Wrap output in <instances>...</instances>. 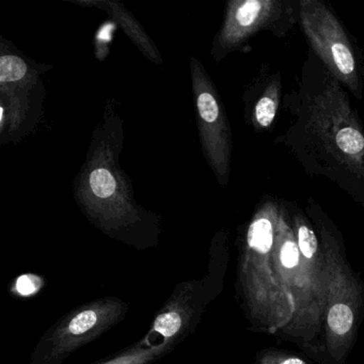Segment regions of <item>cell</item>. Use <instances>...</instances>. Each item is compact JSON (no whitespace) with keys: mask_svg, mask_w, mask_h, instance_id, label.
I'll return each mask as SVG.
<instances>
[{"mask_svg":"<svg viewBox=\"0 0 364 364\" xmlns=\"http://www.w3.org/2000/svg\"><path fill=\"white\" fill-rule=\"evenodd\" d=\"M282 105L291 124L276 142L284 144L306 174L326 178L364 204L363 124L348 91L312 50Z\"/></svg>","mask_w":364,"mask_h":364,"instance_id":"obj_1","label":"cell"},{"mask_svg":"<svg viewBox=\"0 0 364 364\" xmlns=\"http://www.w3.org/2000/svg\"><path fill=\"white\" fill-rule=\"evenodd\" d=\"M298 25L309 50L349 95L363 101L364 74L359 54L333 9L321 0H299Z\"/></svg>","mask_w":364,"mask_h":364,"instance_id":"obj_2","label":"cell"},{"mask_svg":"<svg viewBox=\"0 0 364 364\" xmlns=\"http://www.w3.org/2000/svg\"><path fill=\"white\" fill-rule=\"evenodd\" d=\"M129 310V304L114 296L80 304L42 336L28 364H63L74 351L122 323Z\"/></svg>","mask_w":364,"mask_h":364,"instance_id":"obj_3","label":"cell"},{"mask_svg":"<svg viewBox=\"0 0 364 364\" xmlns=\"http://www.w3.org/2000/svg\"><path fill=\"white\" fill-rule=\"evenodd\" d=\"M298 23L299 0H242L230 8L223 42L237 48L263 31L285 38Z\"/></svg>","mask_w":364,"mask_h":364,"instance_id":"obj_4","label":"cell"},{"mask_svg":"<svg viewBox=\"0 0 364 364\" xmlns=\"http://www.w3.org/2000/svg\"><path fill=\"white\" fill-rule=\"evenodd\" d=\"M214 268L208 276L178 283L169 299L159 311L148 334L178 346L197 330L206 306L214 298Z\"/></svg>","mask_w":364,"mask_h":364,"instance_id":"obj_5","label":"cell"},{"mask_svg":"<svg viewBox=\"0 0 364 364\" xmlns=\"http://www.w3.org/2000/svg\"><path fill=\"white\" fill-rule=\"evenodd\" d=\"M251 112V121L257 131H269L278 116L282 95V80L279 73H267L261 82Z\"/></svg>","mask_w":364,"mask_h":364,"instance_id":"obj_6","label":"cell"},{"mask_svg":"<svg viewBox=\"0 0 364 364\" xmlns=\"http://www.w3.org/2000/svg\"><path fill=\"white\" fill-rule=\"evenodd\" d=\"M152 336L146 333L142 340L127 347L118 355L95 364H152L171 353L176 345L168 341L151 342Z\"/></svg>","mask_w":364,"mask_h":364,"instance_id":"obj_7","label":"cell"},{"mask_svg":"<svg viewBox=\"0 0 364 364\" xmlns=\"http://www.w3.org/2000/svg\"><path fill=\"white\" fill-rule=\"evenodd\" d=\"M328 325L334 333L344 336L353 327V310L345 304H334L328 314Z\"/></svg>","mask_w":364,"mask_h":364,"instance_id":"obj_8","label":"cell"},{"mask_svg":"<svg viewBox=\"0 0 364 364\" xmlns=\"http://www.w3.org/2000/svg\"><path fill=\"white\" fill-rule=\"evenodd\" d=\"M26 73V63L18 57L3 56L0 58V82H16L22 80Z\"/></svg>","mask_w":364,"mask_h":364,"instance_id":"obj_9","label":"cell"},{"mask_svg":"<svg viewBox=\"0 0 364 364\" xmlns=\"http://www.w3.org/2000/svg\"><path fill=\"white\" fill-rule=\"evenodd\" d=\"M299 220L297 225L298 248L306 259H311L316 255L318 240L315 232L302 220L301 215H299Z\"/></svg>","mask_w":364,"mask_h":364,"instance_id":"obj_10","label":"cell"},{"mask_svg":"<svg viewBox=\"0 0 364 364\" xmlns=\"http://www.w3.org/2000/svg\"><path fill=\"white\" fill-rule=\"evenodd\" d=\"M90 187L93 193L100 198H108L114 195L117 182L112 174L106 169H97L91 173Z\"/></svg>","mask_w":364,"mask_h":364,"instance_id":"obj_11","label":"cell"},{"mask_svg":"<svg viewBox=\"0 0 364 364\" xmlns=\"http://www.w3.org/2000/svg\"><path fill=\"white\" fill-rule=\"evenodd\" d=\"M198 108H199L200 116L206 123L214 124L218 122L220 109L216 99L210 92H203L200 95L198 99Z\"/></svg>","mask_w":364,"mask_h":364,"instance_id":"obj_12","label":"cell"},{"mask_svg":"<svg viewBox=\"0 0 364 364\" xmlns=\"http://www.w3.org/2000/svg\"><path fill=\"white\" fill-rule=\"evenodd\" d=\"M300 250L297 242L291 240H284L280 249L281 264L285 268H295L299 263Z\"/></svg>","mask_w":364,"mask_h":364,"instance_id":"obj_13","label":"cell"},{"mask_svg":"<svg viewBox=\"0 0 364 364\" xmlns=\"http://www.w3.org/2000/svg\"><path fill=\"white\" fill-rule=\"evenodd\" d=\"M280 364H306V362L302 361L301 359H298V358H289V359L284 360V361L281 362Z\"/></svg>","mask_w":364,"mask_h":364,"instance_id":"obj_14","label":"cell"}]
</instances>
